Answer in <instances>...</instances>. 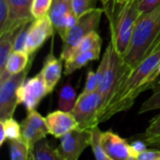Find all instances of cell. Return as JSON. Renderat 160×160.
<instances>
[{
    "label": "cell",
    "instance_id": "cell-38",
    "mask_svg": "<svg viewBox=\"0 0 160 160\" xmlns=\"http://www.w3.org/2000/svg\"><path fill=\"white\" fill-rule=\"evenodd\" d=\"M160 77V64L158 65V68H157V71H156V73H155V78H156V80L158 81V79Z\"/></svg>",
    "mask_w": 160,
    "mask_h": 160
},
{
    "label": "cell",
    "instance_id": "cell-17",
    "mask_svg": "<svg viewBox=\"0 0 160 160\" xmlns=\"http://www.w3.org/2000/svg\"><path fill=\"white\" fill-rule=\"evenodd\" d=\"M29 56L30 55L24 51H13L8 59L5 71L0 73V82H4L11 75L23 71L30 63Z\"/></svg>",
    "mask_w": 160,
    "mask_h": 160
},
{
    "label": "cell",
    "instance_id": "cell-24",
    "mask_svg": "<svg viewBox=\"0 0 160 160\" xmlns=\"http://www.w3.org/2000/svg\"><path fill=\"white\" fill-rule=\"evenodd\" d=\"M153 94L141 106L138 113L142 114L148 112L160 110V80H158L152 87Z\"/></svg>",
    "mask_w": 160,
    "mask_h": 160
},
{
    "label": "cell",
    "instance_id": "cell-11",
    "mask_svg": "<svg viewBox=\"0 0 160 160\" xmlns=\"http://www.w3.org/2000/svg\"><path fill=\"white\" fill-rule=\"evenodd\" d=\"M101 145L111 160H137L139 155L127 140L111 130L102 132Z\"/></svg>",
    "mask_w": 160,
    "mask_h": 160
},
{
    "label": "cell",
    "instance_id": "cell-20",
    "mask_svg": "<svg viewBox=\"0 0 160 160\" xmlns=\"http://www.w3.org/2000/svg\"><path fill=\"white\" fill-rule=\"evenodd\" d=\"M21 28L8 30L0 36V73L4 72L6 69L8 59L10 53L13 52V44H14L15 36Z\"/></svg>",
    "mask_w": 160,
    "mask_h": 160
},
{
    "label": "cell",
    "instance_id": "cell-7",
    "mask_svg": "<svg viewBox=\"0 0 160 160\" xmlns=\"http://www.w3.org/2000/svg\"><path fill=\"white\" fill-rule=\"evenodd\" d=\"M101 104L102 98L98 91L79 96L71 112L78 122L80 128L91 129L98 126V113Z\"/></svg>",
    "mask_w": 160,
    "mask_h": 160
},
{
    "label": "cell",
    "instance_id": "cell-34",
    "mask_svg": "<svg viewBox=\"0 0 160 160\" xmlns=\"http://www.w3.org/2000/svg\"><path fill=\"white\" fill-rule=\"evenodd\" d=\"M137 160H160V150L157 149H146L145 151L139 154Z\"/></svg>",
    "mask_w": 160,
    "mask_h": 160
},
{
    "label": "cell",
    "instance_id": "cell-4",
    "mask_svg": "<svg viewBox=\"0 0 160 160\" xmlns=\"http://www.w3.org/2000/svg\"><path fill=\"white\" fill-rule=\"evenodd\" d=\"M103 12V8H94L79 17L76 24L71 27L62 38L63 46L60 58L63 61L67 60L70 56L74 48L85 36L97 30Z\"/></svg>",
    "mask_w": 160,
    "mask_h": 160
},
{
    "label": "cell",
    "instance_id": "cell-23",
    "mask_svg": "<svg viewBox=\"0 0 160 160\" xmlns=\"http://www.w3.org/2000/svg\"><path fill=\"white\" fill-rule=\"evenodd\" d=\"M9 152L11 160L30 159V149L22 138L9 141Z\"/></svg>",
    "mask_w": 160,
    "mask_h": 160
},
{
    "label": "cell",
    "instance_id": "cell-6",
    "mask_svg": "<svg viewBox=\"0 0 160 160\" xmlns=\"http://www.w3.org/2000/svg\"><path fill=\"white\" fill-rule=\"evenodd\" d=\"M34 55L28 67L18 74L11 75L4 82H0V119L13 117L18 103L17 92L19 87L26 81V77L30 71Z\"/></svg>",
    "mask_w": 160,
    "mask_h": 160
},
{
    "label": "cell",
    "instance_id": "cell-33",
    "mask_svg": "<svg viewBox=\"0 0 160 160\" xmlns=\"http://www.w3.org/2000/svg\"><path fill=\"white\" fill-rule=\"evenodd\" d=\"M160 4V0H138V8L141 13L150 11Z\"/></svg>",
    "mask_w": 160,
    "mask_h": 160
},
{
    "label": "cell",
    "instance_id": "cell-10",
    "mask_svg": "<svg viewBox=\"0 0 160 160\" xmlns=\"http://www.w3.org/2000/svg\"><path fill=\"white\" fill-rule=\"evenodd\" d=\"M53 31L54 27L49 15L34 20L28 27L25 52L33 55L52 36Z\"/></svg>",
    "mask_w": 160,
    "mask_h": 160
},
{
    "label": "cell",
    "instance_id": "cell-3",
    "mask_svg": "<svg viewBox=\"0 0 160 160\" xmlns=\"http://www.w3.org/2000/svg\"><path fill=\"white\" fill-rule=\"evenodd\" d=\"M160 32V4L154 9L142 13L135 23L124 62L135 68L147 54L149 48Z\"/></svg>",
    "mask_w": 160,
    "mask_h": 160
},
{
    "label": "cell",
    "instance_id": "cell-37",
    "mask_svg": "<svg viewBox=\"0 0 160 160\" xmlns=\"http://www.w3.org/2000/svg\"><path fill=\"white\" fill-rule=\"evenodd\" d=\"M0 132H1V135H0V146H2L4 144V142L7 141V136H6L4 128L1 125H0Z\"/></svg>",
    "mask_w": 160,
    "mask_h": 160
},
{
    "label": "cell",
    "instance_id": "cell-25",
    "mask_svg": "<svg viewBox=\"0 0 160 160\" xmlns=\"http://www.w3.org/2000/svg\"><path fill=\"white\" fill-rule=\"evenodd\" d=\"M92 131V138H91V147L93 154L98 160H111L110 158L104 152L102 145H101V137L102 131L99 129L98 126H96L91 128Z\"/></svg>",
    "mask_w": 160,
    "mask_h": 160
},
{
    "label": "cell",
    "instance_id": "cell-16",
    "mask_svg": "<svg viewBox=\"0 0 160 160\" xmlns=\"http://www.w3.org/2000/svg\"><path fill=\"white\" fill-rule=\"evenodd\" d=\"M63 60L56 58L51 52L44 60L40 74L45 82L49 93H52L61 79L63 71Z\"/></svg>",
    "mask_w": 160,
    "mask_h": 160
},
{
    "label": "cell",
    "instance_id": "cell-29",
    "mask_svg": "<svg viewBox=\"0 0 160 160\" xmlns=\"http://www.w3.org/2000/svg\"><path fill=\"white\" fill-rule=\"evenodd\" d=\"M160 136V113L158 115L155 116L150 122L149 126L146 128L145 132L141 135L142 140H146L150 138L159 137Z\"/></svg>",
    "mask_w": 160,
    "mask_h": 160
},
{
    "label": "cell",
    "instance_id": "cell-12",
    "mask_svg": "<svg viewBox=\"0 0 160 160\" xmlns=\"http://www.w3.org/2000/svg\"><path fill=\"white\" fill-rule=\"evenodd\" d=\"M22 139L31 150L36 142L45 139L49 133L45 118L36 110L27 112L26 117L21 123Z\"/></svg>",
    "mask_w": 160,
    "mask_h": 160
},
{
    "label": "cell",
    "instance_id": "cell-5",
    "mask_svg": "<svg viewBox=\"0 0 160 160\" xmlns=\"http://www.w3.org/2000/svg\"><path fill=\"white\" fill-rule=\"evenodd\" d=\"M108 49L110 51L108 68H107L106 72L102 78V81L98 88V92L100 94V96L102 98V104H101L99 111L102 108H104V106L110 100L111 97L114 93V91L121 80V77L127 68V64L124 62L123 57L116 52L113 44L111 41L108 45Z\"/></svg>",
    "mask_w": 160,
    "mask_h": 160
},
{
    "label": "cell",
    "instance_id": "cell-2",
    "mask_svg": "<svg viewBox=\"0 0 160 160\" xmlns=\"http://www.w3.org/2000/svg\"><path fill=\"white\" fill-rule=\"evenodd\" d=\"M103 10L109 21L111 42L123 57L128 48L135 23L141 16L138 0H102Z\"/></svg>",
    "mask_w": 160,
    "mask_h": 160
},
{
    "label": "cell",
    "instance_id": "cell-39",
    "mask_svg": "<svg viewBox=\"0 0 160 160\" xmlns=\"http://www.w3.org/2000/svg\"><path fill=\"white\" fill-rule=\"evenodd\" d=\"M99 1H102V0H99Z\"/></svg>",
    "mask_w": 160,
    "mask_h": 160
},
{
    "label": "cell",
    "instance_id": "cell-32",
    "mask_svg": "<svg viewBox=\"0 0 160 160\" xmlns=\"http://www.w3.org/2000/svg\"><path fill=\"white\" fill-rule=\"evenodd\" d=\"M9 8L8 0H0V35L5 31L7 22L8 21Z\"/></svg>",
    "mask_w": 160,
    "mask_h": 160
},
{
    "label": "cell",
    "instance_id": "cell-21",
    "mask_svg": "<svg viewBox=\"0 0 160 160\" xmlns=\"http://www.w3.org/2000/svg\"><path fill=\"white\" fill-rule=\"evenodd\" d=\"M101 46H102V38H100V36L97 31H93L81 40V42L74 48L70 56L91 50H101Z\"/></svg>",
    "mask_w": 160,
    "mask_h": 160
},
{
    "label": "cell",
    "instance_id": "cell-13",
    "mask_svg": "<svg viewBox=\"0 0 160 160\" xmlns=\"http://www.w3.org/2000/svg\"><path fill=\"white\" fill-rule=\"evenodd\" d=\"M32 1L33 0H8L9 15L4 33L8 30L19 29L25 24L31 23L35 20L31 12Z\"/></svg>",
    "mask_w": 160,
    "mask_h": 160
},
{
    "label": "cell",
    "instance_id": "cell-15",
    "mask_svg": "<svg viewBox=\"0 0 160 160\" xmlns=\"http://www.w3.org/2000/svg\"><path fill=\"white\" fill-rule=\"evenodd\" d=\"M72 12L73 9L71 0H52L48 15L52 22L54 30L57 31L61 38H63L66 35L65 23L68 17Z\"/></svg>",
    "mask_w": 160,
    "mask_h": 160
},
{
    "label": "cell",
    "instance_id": "cell-14",
    "mask_svg": "<svg viewBox=\"0 0 160 160\" xmlns=\"http://www.w3.org/2000/svg\"><path fill=\"white\" fill-rule=\"evenodd\" d=\"M45 120L49 133L56 139H60L65 134L79 128L78 122L71 112L54 111L50 112L45 117Z\"/></svg>",
    "mask_w": 160,
    "mask_h": 160
},
{
    "label": "cell",
    "instance_id": "cell-35",
    "mask_svg": "<svg viewBox=\"0 0 160 160\" xmlns=\"http://www.w3.org/2000/svg\"><path fill=\"white\" fill-rule=\"evenodd\" d=\"M146 145H147L146 142H143L142 140V141H135V142H133L131 143L132 148H133L138 154H141L142 152L145 151V150L147 149ZM138 156H139V155H138Z\"/></svg>",
    "mask_w": 160,
    "mask_h": 160
},
{
    "label": "cell",
    "instance_id": "cell-22",
    "mask_svg": "<svg viewBox=\"0 0 160 160\" xmlns=\"http://www.w3.org/2000/svg\"><path fill=\"white\" fill-rule=\"evenodd\" d=\"M76 91L72 87L70 82L68 81L60 90L58 98V108L59 110L65 112H71L77 101Z\"/></svg>",
    "mask_w": 160,
    "mask_h": 160
},
{
    "label": "cell",
    "instance_id": "cell-28",
    "mask_svg": "<svg viewBox=\"0 0 160 160\" xmlns=\"http://www.w3.org/2000/svg\"><path fill=\"white\" fill-rule=\"evenodd\" d=\"M97 0H71L73 12L80 17L88 10L96 8Z\"/></svg>",
    "mask_w": 160,
    "mask_h": 160
},
{
    "label": "cell",
    "instance_id": "cell-27",
    "mask_svg": "<svg viewBox=\"0 0 160 160\" xmlns=\"http://www.w3.org/2000/svg\"><path fill=\"white\" fill-rule=\"evenodd\" d=\"M52 4V0H33L31 6V12L34 19H39L48 15Z\"/></svg>",
    "mask_w": 160,
    "mask_h": 160
},
{
    "label": "cell",
    "instance_id": "cell-36",
    "mask_svg": "<svg viewBox=\"0 0 160 160\" xmlns=\"http://www.w3.org/2000/svg\"><path fill=\"white\" fill-rule=\"evenodd\" d=\"M143 142H145L147 145H150L152 147L160 149V136L159 137H155V138H150V139L143 140Z\"/></svg>",
    "mask_w": 160,
    "mask_h": 160
},
{
    "label": "cell",
    "instance_id": "cell-31",
    "mask_svg": "<svg viewBox=\"0 0 160 160\" xmlns=\"http://www.w3.org/2000/svg\"><path fill=\"white\" fill-rule=\"evenodd\" d=\"M98 79H97L96 72H94L93 70L90 69L87 72L85 85L83 87V90H82V94L93 93L95 91H98Z\"/></svg>",
    "mask_w": 160,
    "mask_h": 160
},
{
    "label": "cell",
    "instance_id": "cell-26",
    "mask_svg": "<svg viewBox=\"0 0 160 160\" xmlns=\"http://www.w3.org/2000/svg\"><path fill=\"white\" fill-rule=\"evenodd\" d=\"M0 125L4 128L7 140L12 141L22 138L21 125L15 119H13V117L0 120Z\"/></svg>",
    "mask_w": 160,
    "mask_h": 160
},
{
    "label": "cell",
    "instance_id": "cell-30",
    "mask_svg": "<svg viewBox=\"0 0 160 160\" xmlns=\"http://www.w3.org/2000/svg\"><path fill=\"white\" fill-rule=\"evenodd\" d=\"M29 24L23 25L17 32V34L15 36V38H14L13 51H24L25 52V43H26V38H27Z\"/></svg>",
    "mask_w": 160,
    "mask_h": 160
},
{
    "label": "cell",
    "instance_id": "cell-19",
    "mask_svg": "<svg viewBox=\"0 0 160 160\" xmlns=\"http://www.w3.org/2000/svg\"><path fill=\"white\" fill-rule=\"evenodd\" d=\"M30 159L32 160H62L57 148H52L49 142L42 139L35 143L30 150Z\"/></svg>",
    "mask_w": 160,
    "mask_h": 160
},
{
    "label": "cell",
    "instance_id": "cell-8",
    "mask_svg": "<svg viewBox=\"0 0 160 160\" xmlns=\"http://www.w3.org/2000/svg\"><path fill=\"white\" fill-rule=\"evenodd\" d=\"M92 131L88 128H76L60 138L57 146L62 160H78L83 151L91 145Z\"/></svg>",
    "mask_w": 160,
    "mask_h": 160
},
{
    "label": "cell",
    "instance_id": "cell-18",
    "mask_svg": "<svg viewBox=\"0 0 160 160\" xmlns=\"http://www.w3.org/2000/svg\"><path fill=\"white\" fill-rule=\"evenodd\" d=\"M100 51L101 50H91L70 56L65 60L64 74L67 76L70 75L76 70L86 66L89 62L98 60L100 55Z\"/></svg>",
    "mask_w": 160,
    "mask_h": 160
},
{
    "label": "cell",
    "instance_id": "cell-9",
    "mask_svg": "<svg viewBox=\"0 0 160 160\" xmlns=\"http://www.w3.org/2000/svg\"><path fill=\"white\" fill-rule=\"evenodd\" d=\"M49 93L45 82L40 74H37L33 78L25 81L18 89V103L22 104L27 112L36 110L43 98Z\"/></svg>",
    "mask_w": 160,
    "mask_h": 160
},
{
    "label": "cell",
    "instance_id": "cell-1",
    "mask_svg": "<svg viewBox=\"0 0 160 160\" xmlns=\"http://www.w3.org/2000/svg\"><path fill=\"white\" fill-rule=\"evenodd\" d=\"M159 64L160 48L150 52L135 68L127 65L114 93L104 108L98 112L99 124L129 110L142 92L152 89L157 82L155 73Z\"/></svg>",
    "mask_w": 160,
    "mask_h": 160
}]
</instances>
